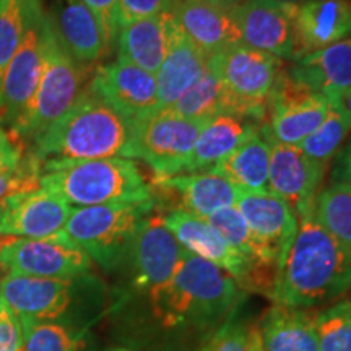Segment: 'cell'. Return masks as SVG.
I'll use <instances>...</instances> for the list:
<instances>
[{
  "instance_id": "ac0fdd59",
  "label": "cell",
  "mask_w": 351,
  "mask_h": 351,
  "mask_svg": "<svg viewBox=\"0 0 351 351\" xmlns=\"http://www.w3.org/2000/svg\"><path fill=\"white\" fill-rule=\"evenodd\" d=\"M88 85L130 121L158 111L156 75L119 57L111 64L99 65Z\"/></svg>"
},
{
  "instance_id": "e0dca14e",
  "label": "cell",
  "mask_w": 351,
  "mask_h": 351,
  "mask_svg": "<svg viewBox=\"0 0 351 351\" xmlns=\"http://www.w3.org/2000/svg\"><path fill=\"white\" fill-rule=\"evenodd\" d=\"M269 192L282 197L296 217L315 207L327 169L314 163L298 145L270 142Z\"/></svg>"
},
{
  "instance_id": "c3c4849f",
  "label": "cell",
  "mask_w": 351,
  "mask_h": 351,
  "mask_svg": "<svg viewBox=\"0 0 351 351\" xmlns=\"http://www.w3.org/2000/svg\"><path fill=\"white\" fill-rule=\"evenodd\" d=\"M108 351H135V350H130V348H111Z\"/></svg>"
},
{
  "instance_id": "ba28073f",
  "label": "cell",
  "mask_w": 351,
  "mask_h": 351,
  "mask_svg": "<svg viewBox=\"0 0 351 351\" xmlns=\"http://www.w3.org/2000/svg\"><path fill=\"white\" fill-rule=\"evenodd\" d=\"M215 57L228 95L230 114L262 124L270 95L282 73V59L245 44H238Z\"/></svg>"
},
{
  "instance_id": "5bb4252c",
  "label": "cell",
  "mask_w": 351,
  "mask_h": 351,
  "mask_svg": "<svg viewBox=\"0 0 351 351\" xmlns=\"http://www.w3.org/2000/svg\"><path fill=\"white\" fill-rule=\"evenodd\" d=\"M184 252L186 249L165 225L163 217L150 213L140 225L125 258L132 287L148 296L163 288L178 270Z\"/></svg>"
},
{
  "instance_id": "7c38bea8",
  "label": "cell",
  "mask_w": 351,
  "mask_h": 351,
  "mask_svg": "<svg viewBox=\"0 0 351 351\" xmlns=\"http://www.w3.org/2000/svg\"><path fill=\"white\" fill-rule=\"evenodd\" d=\"M330 101L293 80L288 73H280L267 104L262 135L270 142L300 145L314 134L326 119Z\"/></svg>"
},
{
  "instance_id": "d6986e66",
  "label": "cell",
  "mask_w": 351,
  "mask_h": 351,
  "mask_svg": "<svg viewBox=\"0 0 351 351\" xmlns=\"http://www.w3.org/2000/svg\"><path fill=\"white\" fill-rule=\"evenodd\" d=\"M287 7L295 33V59L351 36V0H301Z\"/></svg>"
},
{
  "instance_id": "681fc988",
  "label": "cell",
  "mask_w": 351,
  "mask_h": 351,
  "mask_svg": "<svg viewBox=\"0 0 351 351\" xmlns=\"http://www.w3.org/2000/svg\"><path fill=\"white\" fill-rule=\"evenodd\" d=\"M0 307H2V291H0Z\"/></svg>"
},
{
  "instance_id": "e575fe53",
  "label": "cell",
  "mask_w": 351,
  "mask_h": 351,
  "mask_svg": "<svg viewBox=\"0 0 351 351\" xmlns=\"http://www.w3.org/2000/svg\"><path fill=\"white\" fill-rule=\"evenodd\" d=\"M39 0H0V80L19 51L29 16Z\"/></svg>"
},
{
  "instance_id": "9a60e30c",
  "label": "cell",
  "mask_w": 351,
  "mask_h": 351,
  "mask_svg": "<svg viewBox=\"0 0 351 351\" xmlns=\"http://www.w3.org/2000/svg\"><path fill=\"white\" fill-rule=\"evenodd\" d=\"M234 207L244 217L267 261L278 270L296 232V213L282 197L269 191L245 192L238 189Z\"/></svg>"
},
{
  "instance_id": "7a4b0ae2",
  "label": "cell",
  "mask_w": 351,
  "mask_h": 351,
  "mask_svg": "<svg viewBox=\"0 0 351 351\" xmlns=\"http://www.w3.org/2000/svg\"><path fill=\"white\" fill-rule=\"evenodd\" d=\"M135 121L114 109L85 86L72 108L32 142L29 155L39 165L129 158Z\"/></svg>"
},
{
  "instance_id": "52a82bcc",
  "label": "cell",
  "mask_w": 351,
  "mask_h": 351,
  "mask_svg": "<svg viewBox=\"0 0 351 351\" xmlns=\"http://www.w3.org/2000/svg\"><path fill=\"white\" fill-rule=\"evenodd\" d=\"M2 300L20 320H72V311L83 298L101 293V283L90 274L70 280L38 278L7 274L0 280Z\"/></svg>"
},
{
  "instance_id": "60d3db41",
  "label": "cell",
  "mask_w": 351,
  "mask_h": 351,
  "mask_svg": "<svg viewBox=\"0 0 351 351\" xmlns=\"http://www.w3.org/2000/svg\"><path fill=\"white\" fill-rule=\"evenodd\" d=\"M0 351H25L20 319L3 300L0 307Z\"/></svg>"
},
{
  "instance_id": "8992f818",
  "label": "cell",
  "mask_w": 351,
  "mask_h": 351,
  "mask_svg": "<svg viewBox=\"0 0 351 351\" xmlns=\"http://www.w3.org/2000/svg\"><path fill=\"white\" fill-rule=\"evenodd\" d=\"M47 16V13H46ZM44 70L36 93L8 132L21 143L39 137L62 117L86 86L88 67L78 64L57 39L47 16Z\"/></svg>"
},
{
  "instance_id": "4dcf8cb0",
  "label": "cell",
  "mask_w": 351,
  "mask_h": 351,
  "mask_svg": "<svg viewBox=\"0 0 351 351\" xmlns=\"http://www.w3.org/2000/svg\"><path fill=\"white\" fill-rule=\"evenodd\" d=\"M351 134V116L340 106V103H332L326 119L319 129L298 145L306 156L322 168L335 160L346 140Z\"/></svg>"
},
{
  "instance_id": "277c9868",
  "label": "cell",
  "mask_w": 351,
  "mask_h": 351,
  "mask_svg": "<svg viewBox=\"0 0 351 351\" xmlns=\"http://www.w3.org/2000/svg\"><path fill=\"white\" fill-rule=\"evenodd\" d=\"M41 187L73 208L155 200L152 184L129 158L41 165Z\"/></svg>"
},
{
  "instance_id": "bcb514c9",
  "label": "cell",
  "mask_w": 351,
  "mask_h": 351,
  "mask_svg": "<svg viewBox=\"0 0 351 351\" xmlns=\"http://www.w3.org/2000/svg\"><path fill=\"white\" fill-rule=\"evenodd\" d=\"M339 103H340V106H341V108H343V109H345V111H346V112H348V114H350V116H351V86H350V90H348V91H346V93H345L343 96H341V98H340V101H339Z\"/></svg>"
},
{
  "instance_id": "ffe728a7",
  "label": "cell",
  "mask_w": 351,
  "mask_h": 351,
  "mask_svg": "<svg viewBox=\"0 0 351 351\" xmlns=\"http://www.w3.org/2000/svg\"><path fill=\"white\" fill-rule=\"evenodd\" d=\"M231 13L245 46L278 59H295V33L287 3L244 0Z\"/></svg>"
},
{
  "instance_id": "74e56055",
  "label": "cell",
  "mask_w": 351,
  "mask_h": 351,
  "mask_svg": "<svg viewBox=\"0 0 351 351\" xmlns=\"http://www.w3.org/2000/svg\"><path fill=\"white\" fill-rule=\"evenodd\" d=\"M39 187H41V168L29 153H26L23 165L19 169L0 173V202Z\"/></svg>"
},
{
  "instance_id": "7dc6e473",
  "label": "cell",
  "mask_w": 351,
  "mask_h": 351,
  "mask_svg": "<svg viewBox=\"0 0 351 351\" xmlns=\"http://www.w3.org/2000/svg\"><path fill=\"white\" fill-rule=\"evenodd\" d=\"M276 2H283V3H295V2H301V0H276Z\"/></svg>"
},
{
  "instance_id": "ee69618b",
  "label": "cell",
  "mask_w": 351,
  "mask_h": 351,
  "mask_svg": "<svg viewBox=\"0 0 351 351\" xmlns=\"http://www.w3.org/2000/svg\"><path fill=\"white\" fill-rule=\"evenodd\" d=\"M247 351H265L262 346L261 333H258L257 326H252L249 330V350Z\"/></svg>"
},
{
  "instance_id": "8fae6325",
  "label": "cell",
  "mask_w": 351,
  "mask_h": 351,
  "mask_svg": "<svg viewBox=\"0 0 351 351\" xmlns=\"http://www.w3.org/2000/svg\"><path fill=\"white\" fill-rule=\"evenodd\" d=\"M0 269L7 274L70 280L88 275L91 258L62 234L43 239L0 241Z\"/></svg>"
},
{
  "instance_id": "4316f807",
  "label": "cell",
  "mask_w": 351,
  "mask_h": 351,
  "mask_svg": "<svg viewBox=\"0 0 351 351\" xmlns=\"http://www.w3.org/2000/svg\"><path fill=\"white\" fill-rule=\"evenodd\" d=\"M258 130L261 124L249 117L234 114H218L212 117L200 130L181 174L208 171Z\"/></svg>"
},
{
  "instance_id": "f1b7e54d",
  "label": "cell",
  "mask_w": 351,
  "mask_h": 351,
  "mask_svg": "<svg viewBox=\"0 0 351 351\" xmlns=\"http://www.w3.org/2000/svg\"><path fill=\"white\" fill-rule=\"evenodd\" d=\"M270 143L258 130L208 171L221 176L239 191H269Z\"/></svg>"
},
{
  "instance_id": "6da1fadb",
  "label": "cell",
  "mask_w": 351,
  "mask_h": 351,
  "mask_svg": "<svg viewBox=\"0 0 351 351\" xmlns=\"http://www.w3.org/2000/svg\"><path fill=\"white\" fill-rule=\"evenodd\" d=\"M296 218L270 298L274 304L311 311L339 301L351 288V251L320 225L314 210Z\"/></svg>"
},
{
  "instance_id": "836d02e7",
  "label": "cell",
  "mask_w": 351,
  "mask_h": 351,
  "mask_svg": "<svg viewBox=\"0 0 351 351\" xmlns=\"http://www.w3.org/2000/svg\"><path fill=\"white\" fill-rule=\"evenodd\" d=\"M208 225L231 245L234 251H238L241 256L249 258L252 263H256L258 269L270 271L276 276V269L271 267L267 261L265 254L254 239L251 230L241 212L236 207H228L213 213L212 217L205 218Z\"/></svg>"
},
{
  "instance_id": "f6af8a7d",
  "label": "cell",
  "mask_w": 351,
  "mask_h": 351,
  "mask_svg": "<svg viewBox=\"0 0 351 351\" xmlns=\"http://www.w3.org/2000/svg\"><path fill=\"white\" fill-rule=\"evenodd\" d=\"M205 2L217 3V5H219V7H225V8H228V10H232V8L241 5L244 0H205Z\"/></svg>"
},
{
  "instance_id": "9c48e42d",
  "label": "cell",
  "mask_w": 351,
  "mask_h": 351,
  "mask_svg": "<svg viewBox=\"0 0 351 351\" xmlns=\"http://www.w3.org/2000/svg\"><path fill=\"white\" fill-rule=\"evenodd\" d=\"M205 122L186 119L171 109L148 114L135 121L132 160L150 166L153 179L181 174Z\"/></svg>"
},
{
  "instance_id": "4fadbf2b",
  "label": "cell",
  "mask_w": 351,
  "mask_h": 351,
  "mask_svg": "<svg viewBox=\"0 0 351 351\" xmlns=\"http://www.w3.org/2000/svg\"><path fill=\"white\" fill-rule=\"evenodd\" d=\"M46 8L43 0L34 5L28 28L0 80V124L7 129L20 117L36 93L44 70Z\"/></svg>"
},
{
  "instance_id": "f35d334b",
  "label": "cell",
  "mask_w": 351,
  "mask_h": 351,
  "mask_svg": "<svg viewBox=\"0 0 351 351\" xmlns=\"http://www.w3.org/2000/svg\"><path fill=\"white\" fill-rule=\"evenodd\" d=\"M83 3L90 8L96 16L106 39L108 49L116 47L117 36H119V0H83Z\"/></svg>"
},
{
  "instance_id": "f546056e",
  "label": "cell",
  "mask_w": 351,
  "mask_h": 351,
  "mask_svg": "<svg viewBox=\"0 0 351 351\" xmlns=\"http://www.w3.org/2000/svg\"><path fill=\"white\" fill-rule=\"evenodd\" d=\"M169 109L178 116L195 121H210L218 114H230L228 95L219 75L217 57H210L199 80Z\"/></svg>"
},
{
  "instance_id": "cb8c5ba5",
  "label": "cell",
  "mask_w": 351,
  "mask_h": 351,
  "mask_svg": "<svg viewBox=\"0 0 351 351\" xmlns=\"http://www.w3.org/2000/svg\"><path fill=\"white\" fill-rule=\"evenodd\" d=\"M174 13V12H173ZM210 57L205 56L186 36L178 21H173L168 51L156 73L158 111L169 109L194 83L199 80Z\"/></svg>"
},
{
  "instance_id": "d590c367",
  "label": "cell",
  "mask_w": 351,
  "mask_h": 351,
  "mask_svg": "<svg viewBox=\"0 0 351 351\" xmlns=\"http://www.w3.org/2000/svg\"><path fill=\"white\" fill-rule=\"evenodd\" d=\"M319 351H351V300H339L315 313Z\"/></svg>"
},
{
  "instance_id": "484cf974",
  "label": "cell",
  "mask_w": 351,
  "mask_h": 351,
  "mask_svg": "<svg viewBox=\"0 0 351 351\" xmlns=\"http://www.w3.org/2000/svg\"><path fill=\"white\" fill-rule=\"evenodd\" d=\"M174 13L148 16L121 26L117 57L156 75L168 51Z\"/></svg>"
},
{
  "instance_id": "7402d4cb",
  "label": "cell",
  "mask_w": 351,
  "mask_h": 351,
  "mask_svg": "<svg viewBox=\"0 0 351 351\" xmlns=\"http://www.w3.org/2000/svg\"><path fill=\"white\" fill-rule=\"evenodd\" d=\"M178 25L205 56L213 57L243 44L231 10L205 0H179Z\"/></svg>"
},
{
  "instance_id": "b9f144b4",
  "label": "cell",
  "mask_w": 351,
  "mask_h": 351,
  "mask_svg": "<svg viewBox=\"0 0 351 351\" xmlns=\"http://www.w3.org/2000/svg\"><path fill=\"white\" fill-rule=\"evenodd\" d=\"M26 158L25 147L10 132L0 127V173L16 171Z\"/></svg>"
},
{
  "instance_id": "44dd1931",
  "label": "cell",
  "mask_w": 351,
  "mask_h": 351,
  "mask_svg": "<svg viewBox=\"0 0 351 351\" xmlns=\"http://www.w3.org/2000/svg\"><path fill=\"white\" fill-rule=\"evenodd\" d=\"M46 13L59 43L78 64L90 67L109 52L103 29L83 0H52Z\"/></svg>"
},
{
  "instance_id": "d4e9b609",
  "label": "cell",
  "mask_w": 351,
  "mask_h": 351,
  "mask_svg": "<svg viewBox=\"0 0 351 351\" xmlns=\"http://www.w3.org/2000/svg\"><path fill=\"white\" fill-rule=\"evenodd\" d=\"M153 184L165 191H174L181 200L182 210L200 218H208L219 210L234 207L238 199V189L212 171L153 179Z\"/></svg>"
},
{
  "instance_id": "3957f363",
  "label": "cell",
  "mask_w": 351,
  "mask_h": 351,
  "mask_svg": "<svg viewBox=\"0 0 351 351\" xmlns=\"http://www.w3.org/2000/svg\"><path fill=\"white\" fill-rule=\"evenodd\" d=\"M243 300L244 291L226 271L187 251L169 283L148 296L155 319L171 330H217Z\"/></svg>"
},
{
  "instance_id": "1f68e13d",
  "label": "cell",
  "mask_w": 351,
  "mask_h": 351,
  "mask_svg": "<svg viewBox=\"0 0 351 351\" xmlns=\"http://www.w3.org/2000/svg\"><path fill=\"white\" fill-rule=\"evenodd\" d=\"M25 351H85V332L65 320L21 319Z\"/></svg>"
},
{
  "instance_id": "8d00e7d4",
  "label": "cell",
  "mask_w": 351,
  "mask_h": 351,
  "mask_svg": "<svg viewBox=\"0 0 351 351\" xmlns=\"http://www.w3.org/2000/svg\"><path fill=\"white\" fill-rule=\"evenodd\" d=\"M249 330L251 327L244 326L236 313L212 333V337L202 345L199 351H247Z\"/></svg>"
},
{
  "instance_id": "ab89813d",
  "label": "cell",
  "mask_w": 351,
  "mask_h": 351,
  "mask_svg": "<svg viewBox=\"0 0 351 351\" xmlns=\"http://www.w3.org/2000/svg\"><path fill=\"white\" fill-rule=\"evenodd\" d=\"M179 0H119V25L174 12Z\"/></svg>"
},
{
  "instance_id": "603a6c76",
  "label": "cell",
  "mask_w": 351,
  "mask_h": 351,
  "mask_svg": "<svg viewBox=\"0 0 351 351\" xmlns=\"http://www.w3.org/2000/svg\"><path fill=\"white\" fill-rule=\"evenodd\" d=\"M288 75L330 103H339L351 86V36L298 57Z\"/></svg>"
},
{
  "instance_id": "5b68a950",
  "label": "cell",
  "mask_w": 351,
  "mask_h": 351,
  "mask_svg": "<svg viewBox=\"0 0 351 351\" xmlns=\"http://www.w3.org/2000/svg\"><path fill=\"white\" fill-rule=\"evenodd\" d=\"M153 208L155 200L72 207L60 234L101 269L112 271L125 262L132 241Z\"/></svg>"
},
{
  "instance_id": "30bf717a",
  "label": "cell",
  "mask_w": 351,
  "mask_h": 351,
  "mask_svg": "<svg viewBox=\"0 0 351 351\" xmlns=\"http://www.w3.org/2000/svg\"><path fill=\"white\" fill-rule=\"evenodd\" d=\"M165 225L173 232L178 243L187 252L204 258L228 275L239 285L241 289H265L270 296L274 288L275 275L258 269L256 263L241 256L231 247L205 218L197 217L182 208H176L163 217Z\"/></svg>"
},
{
  "instance_id": "83f0119b",
  "label": "cell",
  "mask_w": 351,
  "mask_h": 351,
  "mask_svg": "<svg viewBox=\"0 0 351 351\" xmlns=\"http://www.w3.org/2000/svg\"><path fill=\"white\" fill-rule=\"evenodd\" d=\"M265 351H319L315 313L274 304L257 326Z\"/></svg>"
},
{
  "instance_id": "d6a6232c",
  "label": "cell",
  "mask_w": 351,
  "mask_h": 351,
  "mask_svg": "<svg viewBox=\"0 0 351 351\" xmlns=\"http://www.w3.org/2000/svg\"><path fill=\"white\" fill-rule=\"evenodd\" d=\"M314 213L320 225L351 251V184L332 181L320 189Z\"/></svg>"
},
{
  "instance_id": "7bdbcfd3",
  "label": "cell",
  "mask_w": 351,
  "mask_h": 351,
  "mask_svg": "<svg viewBox=\"0 0 351 351\" xmlns=\"http://www.w3.org/2000/svg\"><path fill=\"white\" fill-rule=\"evenodd\" d=\"M332 181H343L351 184V137L346 140L332 169Z\"/></svg>"
},
{
  "instance_id": "2e32d148",
  "label": "cell",
  "mask_w": 351,
  "mask_h": 351,
  "mask_svg": "<svg viewBox=\"0 0 351 351\" xmlns=\"http://www.w3.org/2000/svg\"><path fill=\"white\" fill-rule=\"evenodd\" d=\"M72 207L44 187L0 202V236L43 239L64 230Z\"/></svg>"
}]
</instances>
